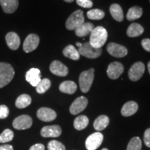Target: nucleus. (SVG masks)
<instances>
[{
    "mask_svg": "<svg viewBox=\"0 0 150 150\" xmlns=\"http://www.w3.org/2000/svg\"><path fill=\"white\" fill-rule=\"evenodd\" d=\"M108 38V33L106 29L102 27H97L94 28L91 33L90 43L95 48H102L106 43Z\"/></svg>",
    "mask_w": 150,
    "mask_h": 150,
    "instance_id": "obj_1",
    "label": "nucleus"
},
{
    "mask_svg": "<svg viewBox=\"0 0 150 150\" xmlns=\"http://www.w3.org/2000/svg\"><path fill=\"white\" fill-rule=\"evenodd\" d=\"M15 71L11 65L7 63H0V88L10 83L14 77Z\"/></svg>",
    "mask_w": 150,
    "mask_h": 150,
    "instance_id": "obj_2",
    "label": "nucleus"
},
{
    "mask_svg": "<svg viewBox=\"0 0 150 150\" xmlns=\"http://www.w3.org/2000/svg\"><path fill=\"white\" fill-rule=\"evenodd\" d=\"M94 76H95V70L93 68L83 71L81 73L79 78V82L81 91L83 93H88L91 89L94 80Z\"/></svg>",
    "mask_w": 150,
    "mask_h": 150,
    "instance_id": "obj_3",
    "label": "nucleus"
},
{
    "mask_svg": "<svg viewBox=\"0 0 150 150\" xmlns=\"http://www.w3.org/2000/svg\"><path fill=\"white\" fill-rule=\"evenodd\" d=\"M84 22H85V19H84L83 11L81 10H77L72 13L67 19L65 27L67 29L70 30V31H72V30L75 31Z\"/></svg>",
    "mask_w": 150,
    "mask_h": 150,
    "instance_id": "obj_4",
    "label": "nucleus"
},
{
    "mask_svg": "<svg viewBox=\"0 0 150 150\" xmlns=\"http://www.w3.org/2000/svg\"><path fill=\"white\" fill-rule=\"evenodd\" d=\"M79 52L80 55L88 58V59H96L101 56L102 50L101 48H95L92 46L90 42H85L82 44L81 47H79Z\"/></svg>",
    "mask_w": 150,
    "mask_h": 150,
    "instance_id": "obj_5",
    "label": "nucleus"
},
{
    "mask_svg": "<svg viewBox=\"0 0 150 150\" xmlns=\"http://www.w3.org/2000/svg\"><path fill=\"white\" fill-rule=\"evenodd\" d=\"M104 136L102 133L95 132L90 135L86 140V147L88 150H95L102 143Z\"/></svg>",
    "mask_w": 150,
    "mask_h": 150,
    "instance_id": "obj_6",
    "label": "nucleus"
},
{
    "mask_svg": "<svg viewBox=\"0 0 150 150\" xmlns=\"http://www.w3.org/2000/svg\"><path fill=\"white\" fill-rule=\"evenodd\" d=\"M32 118L27 115H22L17 117L13 122V127L18 130H24L32 126Z\"/></svg>",
    "mask_w": 150,
    "mask_h": 150,
    "instance_id": "obj_7",
    "label": "nucleus"
},
{
    "mask_svg": "<svg viewBox=\"0 0 150 150\" xmlns=\"http://www.w3.org/2000/svg\"><path fill=\"white\" fill-rule=\"evenodd\" d=\"M145 67L142 62L135 63L129 70V78L132 81H136L139 80L145 72Z\"/></svg>",
    "mask_w": 150,
    "mask_h": 150,
    "instance_id": "obj_8",
    "label": "nucleus"
},
{
    "mask_svg": "<svg viewBox=\"0 0 150 150\" xmlns=\"http://www.w3.org/2000/svg\"><path fill=\"white\" fill-rule=\"evenodd\" d=\"M40 38L36 34H29L26 38L23 44V50L26 53H29L34 51L38 46Z\"/></svg>",
    "mask_w": 150,
    "mask_h": 150,
    "instance_id": "obj_9",
    "label": "nucleus"
},
{
    "mask_svg": "<svg viewBox=\"0 0 150 150\" xmlns=\"http://www.w3.org/2000/svg\"><path fill=\"white\" fill-rule=\"evenodd\" d=\"M88 99L85 97H79L76 98L71 104L70 107V112L72 115H77L79 112H82L87 106Z\"/></svg>",
    "mask_w": 150,
    "mask_h": 150,
    "instance_id": "obj_10",
    "label": "nucleus"
},
{
    "mask_svg": "<svg viewBox=\"0 0 150 150\" xmlns=\"http://www.w3.org/2000/svg\"><path fill=\"white\" fill-rule=\"evenodd\" d=\"M107 52L111 56L117 58H122L127 56L128 53V51L125 47L114 42H110L108 45Z\"/></svg>",
    "mask_w": 150,
    "mask_h": 150,
    "instance_id": "obj_11",
    "label": "nucleus"
},
{
    "mask_svg": "<svg viewBox=\"0 0 150 150\" xmlns=\"http://www.w3.org/2000/svg\"><path fill=\"white\" fill-rule=\"evenodd\" d=\"M124 72V66L119 62H112L108 65L106 73L111 79H117Z\"/></svg>",
    "mask_w": 150,
    "mask_h": 150,
    "instance_id": "obj_12",
    "label": "nucleus"
},
{
    "mask_svg": "<svg viewBox=\"0 0 150 150\" xmlns=\"http://www.w3.org/2000/svg\"><path fill=\"white\" fill-rule=\"evenodd\" d=\"M56 112L51 108L42 107L37 111V117L43 122H51L56 118Z\"/></svg>",
    "mask_w": 150,
    "mask_h": 150,
    "instance_id": "obj_13",
    "label": "nucleus"
},
{
    "mask_svg": "<svg viewBox=\"0 0 150 150\" xmlns=\"http://www.w3.org/2000/svg\"><path fill=\"white\" fill-rule=\"evenodd\" d=\"M62 129L59 125L44 127L41 129L40 134L44 138H56L61 136Z\"/></svg>",
    "mask_w": 150,
    "mask_h": 150,
    "instance_id": "obj_14",
    "label": "nucleus"
},
{
    "mask_svg": "<svg viewBox=\"0 0 150 150\" xmlns=\"http://www.w3.org/2000/svg\"><path fill=\"white\" fill-rule=\"evenodd\" d=\"M50 70L52 74L59 76H65L68 74V68L59 61H54L50 64Z\"/></svg>",
    "mask_w": 150,
    "mask_h": 150,
    "instance_id": "obj_15",
    "label": "nucleus"
},
{
    "mask_svg": "<svg viewBox=\"0 0 150 150\" xmlns=\"http://www.w3.org/2000/svg\"><path fill=\"white\" fill-rule=\"evenodd\" d=\"M26 80L33 87H36L41 81L40 71L38 68H31L26 73Z\"/></svg>",
    "mask_w": 150,
    "mask_h": 150,
    "instance_id": "obj_16",
    "label": "nucleus"
},
{
    "mask_svg": "<svg viewBox=\"0 0 150 150\" xmlns=\"http://www.w3.org/2000/svg\"><path fill=\"white\" fill-rule=\"evenodd\" d=\"M7 45L11 50H16L20 45V39L19 35L15 32H9L6 35Z\"/></svg>",
    "mask_w": 150,
    "mask_h": 150,
    "instance_id": "obj_17",
    "label": "nucleus"
},
{
    "mask_svg": "<svg viewBox=\"0 0 150 150\" xmlns=\"http://www.w3.org/2000/svg\"><path fill=\"white\" fill-rule=\"evenodd\" d=\"M0 5L2 7L4 12L11 14L17 10L19 1L18 0H0Z\"/></svg>",
    "mask_w": 150,
    "mask_h": 150,
    "instance_id": "obj_18",
    "label": "nucleus"
},
{
    "mask_svg": "<svg viewBox=\"0 0 150 150\" xmlns=\"http://www.w3.org/2000/svg\"><path fill=\"white\" fill-rule=\"evenodd\" d=\"M138 109V105L136 102L130 101L123 105L121 109L122 115L125 117H129L136 113Z\"/></svg>",
    "mask_w": 150,
    "mask_h": 150,
    "instance_id": "obj_19",
    "label": "nucleus"
},
{
    "mask_svg": "<svg viewBox=\"0 0 150 150\" xmlns=\"http://www.w3.org/2000/svg\"><path fill=\"white\" fill-rule=\"evenodd\" d=\"M94 28L95 27L93 24L91 22H84L83 24H81L79 27L75 30V33L79 37H85L86 35L91 34Z\"/></svg>",
    "mask_w": 150,
    "mask_h": 150,
    "instance_id": "obj_20",
    "label": "nucleus"
},
{
    "mask_svg": "<svg viewBox=\"0 0 150 150\" xmlns=\"http://www.w3.org/2000/svg\"><path fill=\"white\" fill-rule=\"evenodd\" d=\"M76 89H77V86L74 81H63L59 86L60 91L63 93L69 94V95L74 94L76 92Z\"/></svg>",
    "mask_w": 150,
    "mask_h": 150,
    "instance_id": "obj_21",
    "label": "nucleus"
},
{
    "mask_svg": "<svg viewBox=\"0 0 150 150\" xmlns=\"http://www.w3.org/2000/svg\"><path fill=\"white\" fill-rule=\"evenodd\" d=\"M108 124H109V118H108V116L102 115L99 116L95 120V122H94L93 127L95 130L100 131L104 130L106 127H107Z\"/></svg>",
    "mask_w": 150,
    "mask_h": 150,
    "instance_id": "obj_22",
    "label": "nucleus"
},
{
    "mask_svg": "<svg viewBox=\"0 0 150 150\" xmlns=\"http://www.w3.org/2000/svg\"><path fill=\"white\" fill-rule=\"evenodd\" d=\"M110 13L111 16L116 21L122 22L124 19V14L121 6L117 4H113L110 6Z\"/></svg>",
    "mask_w": 150,
    "mask_h": 150,
    "instance_id": "obj_23",
    "label": "nucleus"
},
{
    "mask_svg": "<svg viewBox=\"0 0 150 150\" xmlns=\"http://www.w3.org/2000/svg\"><path fill=\"white\" fill-rule=\"evenodd\" d=\"M143 31V27H142L140 24L138 23H132L128 27V29H127V34L128 36L131 38L138 37L139 36V35H142Z\"/></svg>",
    "mask_w": 150,
    "mask_h": 150,
    "instance_id": "obj_24",
    "label": "nucleus"
},
{
    "mask_svg": "<svg viewBox=\"0 0 150 150\" xmlns=\"http://www.w3.org/2000/svg\"><path fill=\"white\" fill-rule=\"evenodd\" d=\"M63 54L65 57L69 58V59L72 60H74V61L79 60L80 58L79 52L78 50L74 46L71 45L67 46L63 50Z\"/></svg>",
    "mask_w": 150,
    "mask_h": 150,
    "instance_id": "obj_25",
    "label": "nucleus"
},
{
    "mask_svg": "<svg viewBox=\"0 0 150 150\" xmlns=\"http://www.w3.org/2000/svg\"><path fill=\"white\" fill-rule=\"evenodd\" d=\"M31 103V97L27 94H22L17 98L16 101V106L18 108H24L29 106Z\"/></svg>",
    "mask_w": 150,
    "mask_h": 150,
    "instance_id": "obj_26",
    "label": "nucleus"
},
{
    "mask_svg": "<svg viewBox=\"0 0 150 150\" xmlns=\"http://www.w3.org/2000/svg\"><path fill=\"white\" fill-rule=\"evenodd\" d=\"M89 123L88 117L86 115H79L74 121V127L76 130H83L87 127Z\"/></svg>",
    "mask_w": 150,
    "mask_h": 150,
    "instance_id": "obj_27",
    "label": "nucleus"
},
{
    "mask_svg": "<svg viewBox=\"0 0 150 150\" xmlns=\"http://www.w3.org/2000/svg\"><path fill=\"white\" fill-rule=\"evenodd\" d=\"M142 15V9L139 6H133L129 8L127 14V19L129 21L139 19Z\"/></svg>",
    "mask_w": 150,
    "mask_h": 150,
    "instance_id": "obj_28",
    "label": "nucleus"
},
{
    "mask_svg": "<svg viewBox=\"0 0 150 150\" xmlns=\"http://www.w3.org/2000/svg\"><path fill=\"white\" fill-rule=\"evenodd\" d=\"M51 86V81L48 79H43L38 84L36 88V91L38 93L42 94L45 93Z\"/></svg>",
    "mask_w": 150,
    "mask_h": 150,
    "instance_id": "obj_29",
    "label": "nucleus"
},
{
    "mask_svg": "<svg viewBox=\"0 0 150 150\" xmlns=\"http://www.w3.org/2000/svg\"><path fill=\"white\" fill-rule=\"evenodd\" d=\"M142 141L139 137H134L129 141L127 150H141Z\"/></svg>",
    "mask_w": 150,
    "mask_h": 150,
    "instance_id": "obj_30",
    "label": "nucleus"
},
{
    "mask_svg": "<svg viewBox=\"0 0 150 150\" xmlns=\"http://www.w3.org/2000/svg\"><path fill=\"white\" fill-rule=\"evenodd\" d=\"M105 16L104 12L100 9H92L87 13V17L91 20H102Z\"/></svg>",
    "mask_w": 150,
    "mask_h": 150,
    "instance_id": "obj_31",
    "label": "nucleus"
},
{
    "mask_svg": "<svg viewBox=\"0 0 150 150\" xmlns=\"http://www.w3.org/2000/svg\"><path fill=\"white\" fill-rule=\"evenodd\" d=\"M14 137L13 132L11 129H6L0 134V143H6L10 142Z\"/></svg>",
    "mask_w": 150,
    "mask_h": 150,
    "instance_id": "obj_32",
    "label": "nucleus"
},
{
    "mask_svg": "<svg viewBox=\"0 0 150 150\" xmlns=\"http://www.w3.org/2000/svg\"><path fill=\"white\" fill-rule=\"evenodd\" d=\"M48 150H65V147L57 140H52L48 143Z\"/></svg>",
    "mask_w": 150,
    "mask_h": 150,
    "instance_id": "obj_33",
    "label": "nucleus"
},
{
    "mask_svg": "<svg viewBox=\"0 0 150 150\" xmlns=\"http://www.w3.org/2000/svg\"><path fill=\"white\" fill-rule=\"evenodd\" d=\"M76 4L81 7L90 8L93 6V2L91 0H76Z\"/></svg>",
    "mask_w": 150,
    "mask_h": 150,
    "instance_id": "obj_34",
    "label": "nucleus"
},
{
    "mask_svg": "<svg viewBox=\"0 0 150 150\" xmlns=\"http://www.w3.org/2000/svg\"><path fill=\"white\" fill-rule=\"evenodd\" d=\"M9 114V109L6 105L0 106V119H5L8 117Z\"/></svg>",
    "mask_w": 150,
    "mask_h": 150,
    "instance_id": "obj_35",
    "label": "nucleus"
},
{
    "mask_svg": "<svg viewBox=\"0 0 150 150\" xmlns=\"http://www.w3.org/2000/svg\"><path fill=\"white\" fill-rule=\"evenodd\" d=\"M144 142L145 145L148 147H150V128L147 129L144 134Z\"/></svg>",
    "mask_w": 150,
    "mask_h": 150,
    "instance_id": "obj_36",
    "label": "nucleus"
},
{
    "mask_svg": "<svg viewBox=\"0 0 150 150\" xmlns=\"http://www.w3.org/2000/svg\"><path fill=\"white\" fill-rule=\"evenodd\" d=\"M141 45L144 50L150 52V39H143L141 42Z\"/></svg>",
    "mask_w": 150,
    "mask_h": 150,
    "instance_id": "obj_37",
    "label": "nucleus"
},
{
    "mask_svg": "<svg viewBox=\"0 0 150 150\" xmlns=\"http://www.w3.org/2000/svg\"><path fill=\"white\" fill-rule=\"evenodd\" d=\"M29 150H45V146L42 144L38 143L35 145L31 146Z\"/></svg>",
    "mask_w": 150,
    "mask_h": 150,
    "instance_id": "obj_38",
    "label": "nucleus"
},
{
    "mask_svg": "<svg viewBox=\"0 0 150 150\" xmlns=\"http://www.w3.org/2000/svg\"><path fill=\"white\" fill-rule=\"evenodd\" d=\"M0 150H13V147L11 145H0Z\"/></svg>",
    "mask_w": 150,
    "mask_h": 150,
    "instance_id": "obj_39",
    "label": "nucleus"
},
{
    "mask_svg": "<svg viewBox=\"0 0 150 150\" xmlns=\"http://www.w3.org/2000/svg\"><path fill=\"white\" fill-rule=\"evenodd\" d=\"M147 67H148V71H149V73L150 74V61L149 62V63H148Z\"/></svg>",
    "mask_w": 150,
    "mask_h": 150,
    "instance_id": "obj_40",
    "label": "nucleus"
},
{
    "mask_svg": "<svg viewBox=\"0 0 150 150\" xmlns=\"http://www.w3.org/2000/svg\"><path fill=\"white\" fill-rule=\"evenodd\" d=\"M64 1H66V2L71 3V2H72V1H74V0H64Z\"/></svg>",
    "mask_w": 150,
    "mask_h": 150,
    "instance_id": "obj_41",
    "label": "nucleus"
},
{
    "mask_svg": "<svg viewBox=\"0 0 150 150\" xmlns=\"http://www.w3.org/2000/svg\"><path fill=\"white\" fill-rule=\"evenodd\" d=\"M76 45H77L79 47H81L82 44H81V43H79V42H76Z\"/></svg>",
    "mask_w": 150,
    "mask_h": 150,
    "instance_id": "obj_42",
    "label": "nucleus"
},
{
    "mask_svg": "<svg viewBox=\"0 0 150 150\" xmlns=\"http://www.w3.org/2000/svg\"><path fill=\"white\" fill-rule=\"evenodd\" d=\"M102 150H108V149H106V148H104V149H102Z\"/></svg>",
    "mask_w": 150,
    "mask_h": 150,
    "instance_id": "obj_43",
    "label": "nucleus"
},
{
    "mask_svg": "<svg viewBox=\"0 0 150 150\" xmlns=\"http://www.w3.org/2000/svg\"><path fill=\"white\" fill-rule=\"evenodd\" d=\"M149 1H150V0H149Z\"/></svg>",
    "mask_w": 150,
    "mask_h": 150,
    "instance_id": "obj_44",
    "label": "nucleus"
},
{
    "mask_svg": "<svg viewBox=\"0 0 150 150\" xmlns=\"http://www.w3.org/2000/svg\"></svg>",
    "mask_w": 150,
    "mask_h": 150,
    "instance_id": "obj_45",
    "label": "nucleus"
}]
</instances>
